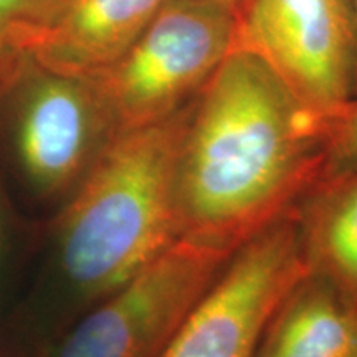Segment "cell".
<instances>
[{"label":"cell","mask_w":357,"mask_h":357,"mask_svg":"<svg viewBox=\"0 0 357 357\" xmlns=\"http://www.w3.org/2000/svg\"><path fill=\"white\" fill-rule=\"evenodd\" d=\"M328 124L235 47L192 101L177 164L178 236L236 250L319 178Z\"/></svg>","instance_id":"6da1fadb"},{"label":"cell","mask_w":357,"mask_h":357,"mask_svg":"<svg viewBox=\"0 0 357 357\" xmlns=\"http://www.w3.org/2000/svg\"><path fill=\"white\" fill-rule=\"evenodd\" d=\"M190 106L116 132L65 199L22 312L25 339L42 356L84 311L181 238L176 181Z\"/></svg>","instance_id":"7a4b0ae2"},{"label":"cell","mask_w":357,"mask_h":357,"mask_svg":"<svg viewBox=\"0 0 357 357\" xmlns=\"http://www.w3.org/2000/svg\"><path fill=\"white\" fill-rule=\"evenodd\" d=\"M238 19L192 0H166L141 37L93 78L116 131L171 118L197 98L236 45Z\"/></svg>","instance_id":"3957f363"},{"label":"cell","mask_w":357,"mask_h":357,"mask_svg":"<svg viewBox=\"0 0 357 357\" xmlns=\"http://www.w3.org/2000/svg\"><path fill=\"white\" fill-rule=\"evenodd\" d=\"M235 250L178 238L84 311L42 357H160Z\"/></svg>","instance_id":"277c9868"},{"label":"cell","mask_w":357,"mask_h":357,"mask_svg":"<svg viewBox=\"0 0 357 357\" xmlns=\"http://www.w3.org/2000/svg\"><path fill=\"white\" fill-rule=\"evenodd\" d=\"M235 47L260 58L328 126L354 101V0H253L238 19Z\"/></svg>","instance_id":"5b68a950"},{"label":"cell","mask_w":357,"mask_h":357,"mask_svg":"<svg viewBox=\"0 0 357 357\" xmlns=\"http://www.w3.org/2000/svg\"><path fill=\"white\" fill-rule=\"evenodd\" d=\"M307 273L293 207L235 250L160 357H255L268 321Z\"/></svg>","instance_id":"8992f818"},{"label":"cell","mask_w":357,"mask_h":357,"mask_svg":"<svg viewBox=\"0 0 357 357\" xmlns=\"http://www.w3.org/2000/svg\"><path fill=\"white\" fill-rule=\"evenodd\" d=\"M17 93L13 149L26 185L40 199H66L116 128L93 78L32 66Z\"/></svg>","instance_id":"52a82bcc"},{"label":"cell","mask_w":357,"mask_h":357,"mask_svg":"<svg viewBox=\"0 0 357 357\" xmlns=\"http://www.w3.org/2000/svg\"><path fill=\"white\" fill-rule=\"evenodd\" d=\"M166 0H66L33 50L35 66L95 78L141 37Z\"/></svg>","instance_id":"ba28073f"},{"label":"cell","mask_w":357,"mask_h":357,"mask_svg":"<svg viewBox=\"0 0 357 357\" xmlns=\"http://www.w3.org/2000/svg\"><path fill=\"white\" fill-rule=\"evenodd\" d=\"M255 357H357V303L310 271L268 321Z\"/></svg>","instance_id":"9c48e42d"},{"label":"cell","mask_w":357,"mask_h":357,"mask_svg":"<svg viewBox=\"0 0 357 357\" xmlns=\"http://www.w3.org/2000/svg\"><path fill=\"white\" fill-rule=\"evenodd\" d=\"M294 212L311 273L357 303V172L318 182Z\"/></svg>","instance_id":"30bf717a"},{"label":"cell","mask_w":357,"mask_h":357,"mask_svg":"<svg viewBox=\"0 0 357 357\" xmlns=\"http://www.w3.org/2000/svg\"><path fill=\"white\" fill-rule=\"evenodd\" d=\"M60 0H0V98L10 95L26 71Z\"/></svg>","instance_id":"8fae6325"},{"label":"cell","mask_w":357,"mask_h":357,"mask_svg":"<svg viewBox=\"0 0 357 357\" xmlns=\"http://www.w3.org/2000/svg\"><path fill=\"white\" fill-rule=\"evenodd\" d=\"M354 172H357V98L326 129L318 182L336 181Z\"/></svg>","instance_id":"7c38bea8"},{"label":"cell","mask_w":357,"mask_h":357,"mask_svg":"<svg viewBox=\"0 0 357 357\" xmlns=\"http://www.w3.org/2000/svg\"><path fill=\"white\" fill-rule=\"evenodd\" d=\"M12 242V227H10V212H8V204L3 192L0 189V280H2L3 271L10 253Z\"/></svg>","instance_id":"4fadbf2b"},{"label":"cell","mask_w":357,"mask_h":357,"mask_svg":"<svg viewBox=\"0 0 357 357\" xmlns=\"http://www.w3.org/2000/svg\"><path fill=\"white\" fill-rule=\"evenodd\" d=\"M192 2L222 8V10L234 13L236 19H240L253 0H192Z\"/></svg>","instance_id":"5bb4252c"},{"label":"cell","mask_w":357,"mask_h":357,"mask_svg":"<svg viewBox=\"0 0 357 357\" xmlns=\"http://www.w3.org/2000/svg\"><path fill=\"white\" fill-rule=\"evenodd\" d=\"M354 10H356V20H357V0H354ZM357 98V66H356V86H354V100Z\"/></svg>","instance_id":"9a60e30c"},{"label":"cell","mask_w":357,"mask_h":357,"mask_svg":"<svg viewBox=\"0 0 357 357\" xmlns=\"http://www.w3.org/2000/svg\"><path fill=\"white\" fill-rule=\"evenodd\" d=\"M63 2H66V0H60V6H61V3H63ZM58 8H60V7H58Z\"/></svg>","instance_id":"2e32d148"}]
</instances>
